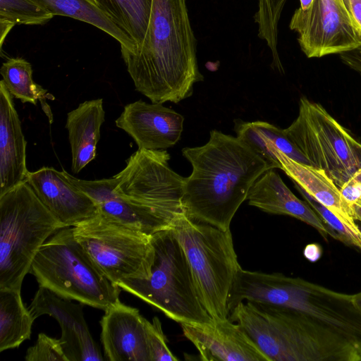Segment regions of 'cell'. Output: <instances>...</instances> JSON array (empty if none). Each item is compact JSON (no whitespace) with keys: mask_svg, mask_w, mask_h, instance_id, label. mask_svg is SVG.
Here are the masks:
<instances>
[{"mask_svg":"<svg viewBox=\"0 0 361 361\" xmlns=\"http://www.w3.org/2000/svg\"><path fill=\"white\" fill-rule=\"evenodd\" d=\"M314 0H300V8L302 10L307 9L312 4Z\"/></svg>","mask_w":361,"mask_h":361,"instance_id":"38","label":"cell"},{"mask_svg":"<svg viewBox=\"0 0 361 361\" xmlns=\"http://www.w3.org/2000/svg\"><path fill=\"white\" fill-rule=\"evenodd\" d=\"M355 220L361 221V201L357 202L351 206Z\"/></svg>","mask_w":361,"mask_h":361,"instance_id":"36","label":"cell"},{"mask_svg":"<svg viewBox=\"0 0 361 361\" xmlns=\"http://www.w3.org/2000/svg\"><path fill=\"white\" fill-rule=\"evenodd\" d=\"M287 0H259L255 21L258 25V36L269 46L278 43V26Z\"/></svg>","mask_w":361,"mask_h":361,"instance_id":"28","label":"cell"},{"mask_svg":"<svg viewBox=\"0 0 361 361\" xmlns=\"http://www.w3.org/2000/svg\"><path fill=\"white\" fill-rule=\"evenodd\" d=\"M25 359L26 361H68L60 338L43 333L38 334L35 345L27 349Z\"/></svg>","mask_w":361,"mask_h":361,"instance_id":"29","label":"cell"},{"mask_svg":"<svg viewBox=\"0 0 361 361\" xmlns=\"http://www.w3.org/2000/svg\"><path fill=\"white\" fill-rule=\"evenodd\" d=\"M95 1L108 18L128 36L138 48L146 35L153 0Z\"/></svg>","mask_w":361,"mask_h":361,"instance_id":"24","label":"cell"},{"mask_svg":"<svg viewBox=\"0 0 361 361\" xmlns=\"http://www.w3.org/2000/svg\"><path fill=\"white\" fill-rule=\"evenodd\" d=\"M180 326L202 360L270 361L245 329L229 319Z\"/></svg>","mask_w":361,"mask_h":361,"instance_id":"13","label":"cell"},{"mask_svg":"<svg viewBox=\"0 0 361 361\" xmlns=\"http://www.w3.org/2000/svg\"><path fill=\"white\" fill-rule=\"evenodd\" d=\"M343 201L351 208L357 202L361 201V168L340 188Z\"/></svg>","mask_w":361,"mask_h":361,"instance_id":"31","label":"cell"},{"mask_svg":"<svg viewBox=\"0 0 361 361\" xmlns=\"http://www.w3.org/2000/svg\"><path fill=\"white\" fill-rule=\"evenodd\" d=\"M73 228L75 240L112 283L150 276L154 257L152 235L99 213Z\"/></svg>","mask_w":361,"mask_h":361,"instance_id":"9","label":"cell"},{"mask_svg":"<svg viewBox=\"0 0 361 361\" xmlns=\"http://www.w3.org/2000/svg\"><path fill=\"white\" fill-rule=\"evenodd\" d=\"M54 16L70 17L92 25L118 42L121 51L133 52L137 47L102 11L95 0H32Z\"/></svg>","mask_w":361,"mask_h":361,"instance_id":"22","label":"cell"},{"mask_svg":"<svg viewBox=\"0 0 361 361\" xmlns=\"http://www.w3.org/2000/svg\"><path fill=\"white\" fill-rule=\"evenodd\" d=\"M83 305L39 286L27 308L35 319L43 314L56 319L61 329L60 340L68 361L104 360L85 322Z\"/></svg>","mask_w":361,"mask_h":361,"instance_id":"12","label":"cell"},{"mask_svg":"<svg viewBox=\"0 0 361 361\" xmlns=\"http://www.w3.org/2000/svg\"><path fill=\"white\" fill-rule=\"evenodd\" d=\"M322 247L317 243H310L305 246L303 255L310 262L317 261L322 256Z\"/></svg>","mask_w":361,"mask_h":361,"instance_id":"34","label":"cell"},{"mask_svg":"<svg viewBox=\"0 0 361 361\" xmlns=\"http://www.w3.org/2000/svg\"><path fill=\"white\" fill-rule=\"evenodd\" d=\"M0 73L13 97L34 105L39 100L44 109L47 91L34 81L32 66L27 61L21 57L10 58L3 63Z\"/></svg>","mask_w":361,"mask_h":361,"instance_id":"25","label":"cell"},{"mask_svg":"<svg viewBox=\"0 0 361 361\" xmlns=\"http://www.w3.org/2000/svg\"><path fill=\"white\" fill-rule=\"evenodd\" d=\"M247 200L264 212L288 215L315 228L325 239L331 233L306 201L298 198L284 183L275 169L264 171L253 183Z\"/></svg>","mask_w":361,"mask_h":361,"instance_id":"18","label":"cell"},{"mask_svg":"<svg viewBox=\"0 0 361 361\" xmlns=\"http://www.w3.org/2000/svg\"><path fill=\"white\" fill-rule=\"evenodd\" d=\"M228 319L270 361H361V347L295 310L243 301Z\"/></svg>","mask_w":361,"mask_h":361,"instance_id":"3","label":"cell"},{"mask_svg":"<svg viewBox=\"0 0 361 361\" xmlns=\"http://www.w3.org/2000/svg\"><path fill=\"white\" fill-rule=\"evenodd\" d=\"M34 321L23 302L20 290H0V352L30 339Z\"/></svg>","mask_w":361,"mask_h":361,"instance_id":"23","label":"cell"},{"mask_svg":"<svg viewBox=\"0 0 361 361\" xmlns=\"http://www.w3.org/2000/svg\"><path fill=\"white\" fill-rule=\"evenodd\" d=\"M294 185L297 190L305 199V201L315 211L330 231L331 238L361 250V235L352 231L331 211L311 197L298 184L294 183Z\"/></svg>","mask_w":361,"mask_h":361,"instance_id":"27","label":"cell"},{"mask_svg":"<svg viewBox=\"0 0 361 361\" xmlns=\"http://www.w3.org/2000/svg\"><path fill=\"white\" fill-rule=\"evenodd\" d=\"M183 116L160 103L138 100L125 106L116 126L127 133L138 149L165 150L175 145L183 130Z\"/></svg>","mask_w":361,"mask_h":361,"instance_id":"14","label":"cell"},{"mask_svg":"<svg viewBox=\"0 0 361 361\" xmlns=\"http://www.w3.org/2000/svg\"><path fill=\"white\" fill-rule=\"evenodd\" d=\"M170 229L184 250L208 314L213 321L228 319L229 293L242 268L230 230L193 221L184 212Z\"/></svg>","mask_w":361,"mask_h":361,"instance_id":"7","label":"cell"},{"mask_svg":"<svg viewBox=\"0 0 361 361\" xmlns=\"http://www.w3.org/2000/svg\"><path fill=\"white\" fill-rule=\"evenodd\" d=\"M54 16L32 0H0V18L15 25H44Z\"/></svg>","mask_w":361,"mask_h":361,"instance_id":"26","label":"cell"},{"mask_svg":"<svg viewBox=\"0 0 361 361\" xmlns=\"http://www.w3.org/2000/svg\"><path fill=\"white\" fill-rule=\"evenodd\" d=\"M340 57L347 66L361 73V44L353 50L340 54Z\"/></svg>","mask_w":361,"mask_h":361,"instance_id":"33","label":"cell"},{"mask_svg":"<svg viewBox=\"0 0 361 361\" xmlns=\"http://www.w3.org/2000/svg\"><path fill=\"white\" fill-rule=\"evenodd\" d=\"M236 137L261 157L269 169H280V152L301 164L310 165L308 159L288 137L284 129L264 121H235Z\"/></svg>","mask_w":361,"mask_h":361,"instance_id":"21","label":"cell"},{"mask_svg":"<svg viewBox=\"0 0 361 361\" xmlns=\"http://www.w3.org/2000/svg\"><path fill=\"white\" fill-rule=\"evenodd\" d=\"M26 181L64 227L75 226L99 214L94 201L71 184L63 171L44 166L29 171Z\"/></svg>","mask_w":361,"mask_h":361,"instance_id":"16","label":"cell"},{"mask_svg":"<svg viewBox=\"0 0 361 361\" xmlns=\"http://www.w3.org/2000/svg\"><path fill=\"white\" fill-rule=\"evenodd\" d=\"M154 250L148 279H128L117 285L182 323L213 322L200 298L190 266L171 229L152 235Z\"/></svg>","mask_w":361,"mask_h":361,"instance_id":"6","label":"cell"},{"mask_svg":"<svg viewBox=\"0 0 361 361\" xmlns=\"http://www.w3.org/2000/svg\"><path fill=\"white\" fill-rule=\"evenodd\" d=\"M62 228L26 180L0 195V290H20L41 246Z\"/></svg>","mask_w":361,"mask_h":361,"instance_id":"5","label":"cell"},{"mask_svg":"<svg viewBox=\"0 0 361 361\" xmlns=\"http://www.w3.org/2000/svg\"><path fill=\"white\" fill-rule=\"evenodd\" d=\"M39 286L59 297L106 310L121 288L110 281L75 240L73 227L54 233L41 246L30 271Z\"/></svg>","mask_w":361,"mask_h":361,"instance_id":"4","label":"cell"},{"mask_svg":"<svg viewBox=\"0 0 361 361\" xmlns=\"http://www.w3.org/2000/svg\"><path fill=\"white\" fill-rule=\"evenodd\" d=\"M15 25L13 23L4 20L2 18H0V46H1V50H2V46L4 42L5 38L11 31V30L13 28V27Z\"/></svg>","mask_w":361,"mask_h":361,"instance_id":"35","label":"cell"},{"mask_svg":"<svg viewBox=\"0 0 361 361\" xmlns=\"http://www.w3.org/2000/svg\"><path fill=\"white\" fill-rule=\"evenodd\" d=\"M121 55L136 90L152 103H178L203 80L186 0H153L142 43Z\"/></svg>","mask_w":361,"mask_h":361,"instance_id":"2","label":"cell"},{"mask_svg":"<svg viewBox=\"0 0 361 361\" xmlns=\"http://www.w3.org/2000/svg\"><path fill=\"white\" fill-rule=\"evenodd\" d=\"M146 330L150 361L178 360L167 346L166 338L158 317H154L152 322L146 320Z\"/></svg>","mask_w":361,"mask_h":361,"instance_id":"30","label":"cell"},{"mask_svg":"<svg viewBox=\"0 0 361 361\" xmlns=\"http://www.w3.org/2000/svg\"><path fill=\"white\" fill-rule=\"evenodd\" d=\"M353 302L357 309L361 311V291L353 295Z\"/></svg>","mask_w":361,"mask_h":361,"instance_id":"37","label":"cell"},{"mask_svg":"<svg viewBox=\"0 0 361 361\" xmlns=\"http://www.w3.org/2000/svg\"><path fill=\"white\" fill-rule=\"evenodd\" d=\"M280 169L307 193L326 207L345 225L361 235L351 208L342 200L340 189L322 169L298 162L283 152L278 154Z\"/></svg>","mask_w":361,"mask_h":361,"instance_id":"19","label":"cell"},{"mask_svg":"<svg viewBox=\"0 0 361 361\" xmlns=\"http://www.w3.org/2000/svg\"><path fill=\"white\" fill-rule=\"evenodd\" d=\"M289 27L298 34V43L307 58L341 54L361 44L341 0H314L307 9L298 8Z\"/></svg>","mask_w":361,"mask_h":361,"instance_id":"11","label":"cell"},{"mask_svg":"<svg viewBox=\"0 0 361 361\" xmlns=\"http://www.w3.org/2000/svg\"><path fill=\"white\" fill-rule=\"evenodd\" d=\"M284 130L310 166L339 189L361 168V143L319 103L302 97L298 117Z\"/></svg>","mask_w":361,"mask_h":361,"instance_id":"8","label":"cell"},{"mask_svg":"<svg viewBox=\"0 0 361 361\" xmlns=\"http://www.w3.org/2000/svg\"><path fill=\"white\" fill-rule=\"evenodd\" d=\"M191 164L182 203L190 219L229 231L231 221L267 164L237 137L210 131L204 145L185 147Z\"/></svg>","mask_w":361,"mask_h":361,"instance_id":"1","label":"cell"},{"mask_svg":"<svg viewBox=\"0 0 361 361\" xmlns=\"http://www.w3.org/2000/svg\"><path fill=\"white\" fill-rule=\"evenodd\" d=\"M169 159L166 150L137 149L118 173L120 181L115 192L172 224L184 212L182 197L185 178L170 168Z\"/></svg>","mask_w":361,"mask_h":361,"instance_id":"10","label":"cell"},{"mask_svg":"<svg viewBox=\"0 0 361 361\" xmlns=\"http://www.w3.org/2000/svg\"><path fill=\"white\" fill-rule=\"evenodd\" d=\"M103 99L85 101L67 114L66 128L71 150V171L79 173L96 157L104 121Z\"/></svg>","mask_w":361,"mask_h":361,"instance_id":"20","label":"cell"},{"mask_svg":"<svg viewBox=\"0 0 361 361\" xmlns=\"http://www.w3.org/2000/svg\"><path fill=\"white\" fill-rule=\"evenodd\" d=\"M146 319L118 300L104 311L101 342L108 361H150Z\"/></svg>","mask_w":361,"mask_h":361,"instance_id":"15","label":"cell"},{"mask_svg":"<svg viewBox=\"0 0 361 361\" xmlns=\"http://www.w3.org/2000/svg\"><path fill=\"white\" fill-rule=\"evenodd\" d=\"M26 145L13 96L0 81V195L27 179Z\"/></svg>","mask_w":361,"mask_h":361,"instance_id":"17","label":"cell"},{"mask_svg":"<svg viewBox=\"0 0 361 361\" xmlns=\"http://www.w3.org/2000/svg\"><path fill=\"white\" fill-rule=\"evenodd\" d=\"M344 7L361 38V0H341Z\"/></svg>","mask_w":361,"mask_h":361,"instance_id":"32","label":"cell"}]
</instances>
